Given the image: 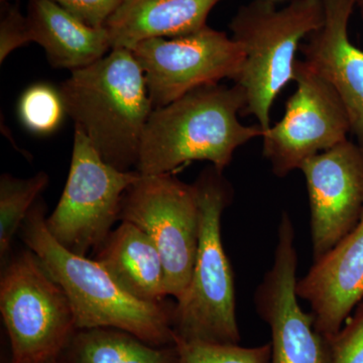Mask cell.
Instances as JSON below:
<instances>
[{"label":"cell","mask_w":363,"mask_h":363,"mask_svg":"<svg viewBox=\"0 0 363 363\" xmlns=\"http://www.w3.org/2000/svg\"><path fill=\"white\" fill-rule=\"evenodd\" d=\"M332 363H363V300L331 340Z\"/></svg>","instance_id":"obj_22"},{"label":"cell","mask_w":363,"mask_h":363,"mask_svg":"<svg viewBox=\"0 0 363 363\" xmlns=\"http://www.w3.org/2000/svg\"><path fill=\"white\" fill-rule=\"evenodd\" d=\"M66 113L105 162L121 171L138 166L152 101L145 74L130 49H112L72 71L59 88Z\"/></svg>","instance_id":"obj_3"},{"label":"cell","mask_w":363,"mask_h":363,"mask_svg":"<svg viewBox=\"0 0 363 363\" xmlns=\"http://www.w3.org/2000/svg\"><path fill=\"white\" fill-rule=\"evenodd\" d=\"M131 52L145 74L154 109L222 79L235 80L245 60L233 38L208 26L179 37L143 40Z\"/></svg>","instance_id":"obj_10"},{"label":"cell","mask_w":363,"mask_h":363,"mask_svg":"<svg viewBox=\"0 0 363 363\" xmlns=\"http://www.w3.org/2000/svg\"><path fill=\"white\" fill-rule=\"evenodd\" d=\"M193 184L199 203V245L187 291L174 308L175 339L240 344L233 267L221 238L222 214L233 201V188L212 164Z\"/></svg>","instance_id":"obj_4"},{"label":"cell","mask_w":363,"mask_h":363,"mask_svg":"<svg viewBox=\"0 0 363 363\" xmlns=\"http://www.w3.org/2000/svg\"><path fill=\"white\" fill-rule=\"evenodd\" d=\"M357 4H358V6L362 7V14H363V0H358Z\"/></svg>","instance_id":"obj_25"},{"label":"cell","mask_w":363,"mask_h":363,"mask_svg":"<svg viewBox=\"0 0 363 363\" xmlns=\"http://www.w3.org/2000/svg\"><path fill=\"white\" fill-rule=\"evenodd\" d=\"M1 1H4V0H1Z\"/></svg>","instance_id":"obj_28"},{"label":"cell","mask_w":363,"mask_h":363,"mask_svg":"<svg viewBox=\"0 0 363 363\" xmlns=\"http://www.w3.org/2000/svg\"><path fill=\"white\" fill-rule=\"evenodd\" d=\"M18 113L28 130L49 135L59 128L66 111L59 89L48 84H35L21 95Z\"/></svg>","instance_id":"obj_21"},{"label":"cell","mask_w":363,"mask_h":363,"mask_svg":"<svg viewBox=\"0 0 363 363\" xmlns=\"http://www.w3.org/2000/svg\"><path fill=\"white\" fill-rule=\"evenodd\" d=\"M322 0H293L278 9L274 1L255 0L241 6L231 21L233 39L245 54L234 84L245 91L241 114L257 118L264 130L271 126L274 100L294 81L301 40L324 23Z\"/></svg>","instance_id":"obj_5"},{"label":"cell","mask_w":363,"mask_h":363,"mask_svg":"<svg viewBox=\"0 0 363 363\" xmlns=\"http://www.w3.org/2000/svg\"><path fill=\"white\" fill-rule=\"evenodd\" d=\"M45 206L38 199L21 227V238L65 292L77 330L113 328L157 347L175 344L174 307L143 302L123 290L96 259L69 252L45 224Z\"/></svg>","instance_id":"obj_1"},{"label":"cell","mask_w":363,"mask_h":363,"mask_svg":"<svg viewBox=\"0 0 363 363\" xmlns=\"http://www.w3.org/2000/svg\"><path fill=\"white\" fill-rule=\"evenodd\" d=\"M245 107L242 88L218 83L154 109L143 131L136 171L168 174L195 161L211 162L223 171L238 147L264 135L259 125L240 123L238 114Z\"/></svg>","instance_id":"obj_2"},{"label":"cell","mask_w":363,"mask_h":363,"mask_svg":"<svg viewBox=\"0 0 363 363\" xmlns=\"http://www.w3.org/2000/svg\"><path fill=\"white\" fill-rule=\"evenodd\" d=\"M95 259L123 290L138 300L162 304L168 298L161 255L149 236L135 224L121 221L98 248Z\"/></svg>","instance_id":"obj_17"},{"label":"cell","mask_w":363,"mask_h":363,"mask_svg":"<svg viewBox=\"0 0 363 363\" xmlns=\"http://www.w3.org/2000/svg\"><path fill=\"white\" fill-rule=\"evenodd\" d=\"M119 220L135 224L161 255L168 297L187 291L199 245L200 210L194 184L172 173L142 175L124 193Z\"/></svg>","instance_id":"obj_7"},{"label":"cell","mask_w":363,"mask_h":363,"mask_svg":"<svg viewBox=\"0 0 363 363\" xmlns=\"http://www.w3.org/2000/svg\"><path fill=\"white\" fill-rule=\"evenodd\" d=\"M315 326L332 340L363 300V213L357 225L298 279Z\"/></svg>","instance_id":"obj_13"},{"label":"cell","mask_w":363,"mask_h":363,"mask_svg":"<svg viewBox=\"0 0 363 363\" xmlns=\"http://www.w3.org/2000/svg\"><path fill=\"white\" fill-rule=\"evenodd\" d=\"M269 1H274H274H276V0H269Z\"/></svg>","instance_id":"obj_27"},{"label":"cell","mask_w":363,"mask_h":363,"mask_svg":"<svg viewBox=\"0 0 363 363\" xmlns=\"http://www.w3.org/2000/svg\"><path fill=\"white\" fill-rule=\"evenodd\" d=\"M222 0H123L105 28L112 49H133L152 38L188 35L207 26Z\"/></svg>","instance_id":"obj_15"},{"label":"cell","mask_w":363,"mask_h":363,"mask_svg":"<svg viewBox=\"0 0 363 363\" xmlns=\"http://www.w3.org/2000/svg\"><path fill=\"white\" fill-rule=\"evenodd\" d=\"M307 184L313 262L357 225L363 213V150L350 140L301 167Z\"/></svg>","instance_id":"obj_12"},{"label":"cell","mask_w":363,"mask_h":363,"mask_svg":"<svg viewBox=\"0 0 363 363\" xmlns=\"http://www.w3.org/2000/svg\"><path fill=\"white\" fill-rule=\"evenodd\" d=\"M67 348L72 363H177L175 345L157 347L113 328L77 330Z\"/></svg>","instance_id":"obj_18"},{"label":"cell","mask_w":363,"mask_h":363,"mask_svg":"<svg viewBox=\"0 0 363 363\" xmlns=\"http://www.w3.org/2000/svg\"><path fill=\"white\" fill-rule=\"evenodd\" d=\"M288 212L281 214L274 262L255 293L259 316L271 331V363H332L331 340L315 326L297 295L298 252Z\"/></svg>","instance_id":"obj_11"},{"label":"cell","mask_w":363,"mask_h":363,"mask_svg":"<svg viewBox=\"0 0 363 363\" xmlns=\"http://www.w3.org/2000/svg\"><path fill=\"white\" fill-rule=\"evenodd\" d=\"M47 363H60L58 362V358H56V359H52L51 362H47Z\"/></svg>","instance_id":"obj_26"},{"label":"cell","mask_w":363,"mask_h":363,"mask_svg":"<svg viewBox=\"0 0 363 363\" xmlns=\"http://www.w3.org/2000/svg\"><path fill=\"white\" fill-rule=\"evenodd\" d=\"M0 312L11 341V363L56 359L77 331L65 292L28 248L4 267Z\"/></svg>","instance_id":"obj_6"},{"label":"cell","mask_w":363,"mask_h":363,"mask_svg":"<svg viewBox=\"0 0 363 363\" xmlns=\"http://www.w3.org/2000/svg\"><path fill=\"white\" fill-rule=\"evenodd\" d=\"M30 42L28 18L16 7H9L0 23V63H4L11 52Z\"/></svg>","instance_id":"obj_24"},{"label":"cell","mask_w":363,"mask_h":363,"mask_svg":"<svg viewBox=\"0 0 363 363\" xmlns=\"http://www.w3.org/2000/svg\"><path fill=\"white\" fill-rule=\"evenodd\" d=\"M140 177L136 169L121 171L105 162L75 128L68 180L56 209L45 219L48 230L75 255L97 250L119 220L124 193Z\"/></svg>","instance_id":"obj_8"},{"label":"cell","mask_w":363,"mask_h":363,"mask_svg":"<svg viewBox=\"0 0 363 363\" xmlns=\"http://www.w3.org/2000/svg\"><path fill=\"white\" fill-rule=\"evenodd\" d=\"M91 28H105L123 0H52Z\"/></svg>","instance_id":"obj_23"},{"label":"cell","mask_w":363,"mask_h":363,"mask_svg":"<svg viewBox=\"0 0 363 363\" xmlns=\"http://www.w3.org/2000/svg\"><path fill=\"white\" fill-rule=\"evenodd\" d=\"M26 18L32 42L44 49L54 68L79 70L112 50L106 28L85 25L52 0H30Z\"/></svg>","instance_id":"obj_16"},{"label":"cell","mask_w":363,"mask_h":363,"mask_svg":"<svg viewBox=\"0 0 363 363\" xmlns=\"http://www.w3.org/2000/svg\"><path fill=\"white\" fill-rule=\"evenodd\" d=\"M177 363H271V344L245 347L240 344L175 339Z\"/></svg>","instance_id":"obj_20"},{"label":"cell","mask_w":363,"mask_h":363,"mask_svg":"<svg viewBox=\"0 0 363 363\" xmlns=\"http://www.w3.org/2000/svg\"><path fill=\"white\" fill-rule=\"evenodd\" d=\"M48 184L49 176L45 172H39L28 179L16 178L9 174H4L0 178V257L2 259Z\"/></svg>","instance_id":"obj_19"},{"label":"cell","mask_w":363,"mask_h":363,"mask_svg":"<svg viewBox=\"0 0 363 363\" xmlns=\"http://www.w3.org/2000/svg\"><path fill=\"white\" fill-rule=\"evenodd\" d=\"M297 89L284 116L262 135V154L272 172L284 178L320 152L347 140L350 116L337 92L304 60L294 68Z\"/></svg>","instance_id":"obj_9"},{"label":"cell","mask_w":363,"mask_h":363,"mask_svg":"<svg viewBox=\"0 0 363 363\" xmlns=\"http://www.w3.org/2000/svg\"><path fill=\"white\" fill-rule=\"evenodd\" d=\"M324 23L301 45L304 61L330 83L350 116L351 133L363 150V50L348 35L358 0H322Z\"/></svg>","instance_id":"obj_14"}]
</instances>
